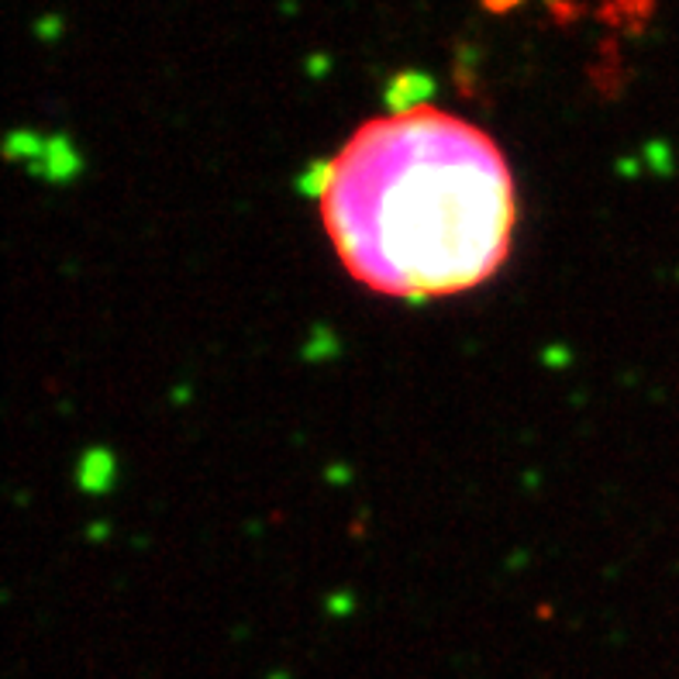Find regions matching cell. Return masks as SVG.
Returning <instances> with one entry per match:
<instances>
[{"label": "cell", "instance_id": "1", "mask_svg": "<svg viewBox=\"0 0 679 679\" xmlns=\"http://www.w3.org/2000/svg\"><path fill=\"white\" fill-rule=\"evenodd\" d=\"M318 207L342 266L390 297L473 291L514 234V179L477 124L421 108L362 124L318 169Z\"/></svg>", "mask_w": 679, "mask_h": 679}, {"label": "cell", "instance_id": "2", "mask_svg": "<svg viewBox=\"0 0 679 679\" xmlns=\"http://www.w3.org/2000/svg\"><path fill=\"white\" fill-rule=\"evenodd\" d=\"M486 4H490L493 11H504V8H511V4H517V0H486Z\"/></svg>", "mask_w": 679, "mask_h": 679}]
</instances>
